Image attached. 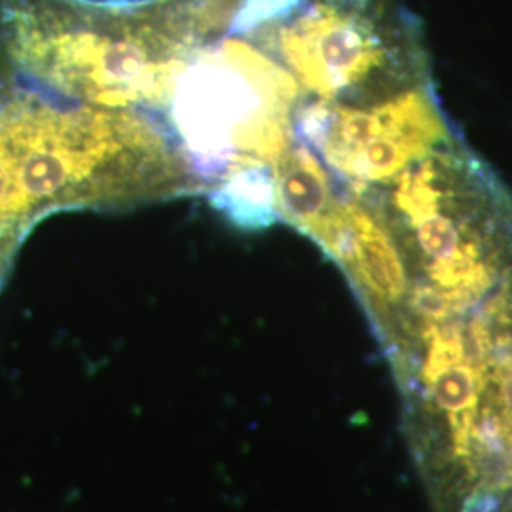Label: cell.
Here are the masks:
<instances>
[{"label": "cell", "instance_id": "1", "mask_svg": "<svg viewBox=\"0 0 512 512\" xmlns=\"http://www.w3.org/2000/svg\"><path fill=\"white\" fill-rule=\"evenodd\" d=\"M219 0H0V61L50 92L160 120Z\"/></svg>", "mask_w": 512, "mask_h": 512}]
</instances>
